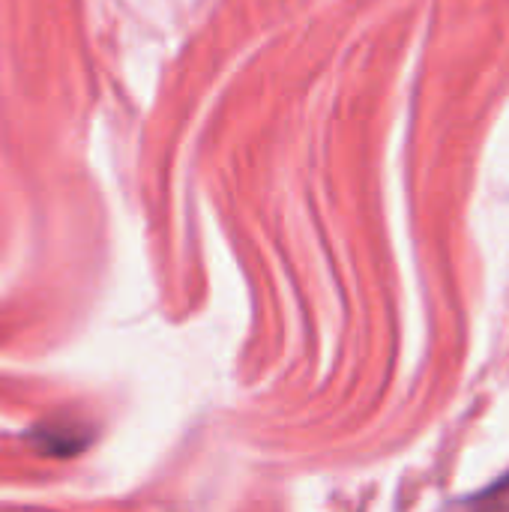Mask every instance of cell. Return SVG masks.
Wrapping results in <instances>:
<instances>
[{"label":"cell","instance_id":"1","mask_svg":"<svg viewBox=\"0 0 509 512\" xmlns=\"http://www.w3.org/2000/svg\"><path fill=\"white\" fill-rule=\"evenodd\" d=\"M30 441L42 450V453H48V456H72V453H78L81 447H87V441H90V432H81L78 429V423L75 426H66V423H42L33 435H30Z\"/></svg>","mask_w":509,"mask_h":512},{"label":"cell","instance_id":"2","mask_svg":"<svg viewBox=\"0 0 509 512\" xmlns=\"http://www.w3.org/2000/svg\"><path fill=\"white\" fill-rule=\"evenodd\" d=\"M471 512H509V474L492 489H486L480 498H474L468 504Z\"/></svg>","mask_w":509,"mask_h":512}]
</instances>
